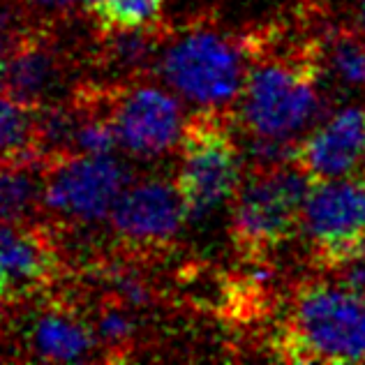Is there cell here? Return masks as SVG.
I'll return each instance as SVG.
<instances>
[{
	"mask_svg": "<svg viewBox=\"0 0 365 365\" xmlns=\"http://www.w3.org/2000/svg\"><path fill=\"white\" fill-rule=\"evenodd\" d=\"M322 42L257 63L241 93V116L252 137L294 141L319 111Z\"/></svg>",
	"mask_w": 365,
	"mask_h": 365,
	"instance_id": "7a4b0ae2",
	"label": "cell"
},
{
	"mask_svg": "<svg viewBox=\"0 0 365 365\" xmlns=\"http://www.w3.org/2000/svg\"><path fill=\"white\" fill-rule=\"evenodd\" d=\"M104 3V0H81V5H83V9H86V12H95V9H98L100 5Z\"/></svg>",
	"mask_w": 365,
	"mask_h": 365,
	"instance_id": "7402d4cb",
	"label": "cell"
},
{
	"mask_svg": "<svg viewBox=\"0 0 365 365\" xmlns=\"http://www.w3.org/2000/svg\"><path fill=\"white\" fill-rule=\"evenodd\" d=\"M319 42L324 65H329L344 86H365V35L354 28H329Z\"/></svg>",
	"mask_w": 365,
	"mask_h": 365,
	"instance_id": "2e32d148",
	"label": "cell"
},
{
	"mask_svg": "<svg viewBox=\"0 0 365 365\" xmlns=\"http://www.w3.org/2000/svg\"><path fill=\"white\" fill-rule=\"evenodd\" d=\"M314 182L296 160L252 167L234 195L229 229L236 255L243 262H262L301 232Z\"/></svg>",
	"mask_w": 365,
	"mask_h": 365,
	"instance_id": "3957f363",
	"label": "cell"
},
{
	"mask_svg": "<svg viewBox=\"0 0 365 365\" xmlns=\"http://www.w3.org/2000/svg\"><path fill=\"white\" fill-rule=\"evenodd\" d=\"M165 0H104L93 16L102 31H132L155 26Z\"/></svg>",
	"mask_w": 365,
	"mask_h": 365,
	"instance_id": "e0dca14e",
	"label": "cell"
},
{
	"mask_svg": "<svg viewBox=\"0 0 365 365\" xmlns=\"http://www.w3.org/2000/svg\"><path fill=\"white\" fill-rule=\"evenodd\" d=\"M273 351L292 363H363L365 299L338 282H303L277 329Z\"/></svg>",
	"mask_w": 365,
	"mask_h": 365,
	"instance_id": "6da1fadb",
	"label": "cell"
},
{
	"mask_svg": "<svg viewBox=\"0 0 365 365\" xmlns=\"http://www.w3.org/2000/svg\"><path fill=\"white\" fill-rule=\"evenodd\" d=\"M26 347L33 356L51 363H76L91 359L98 342L95 329L67 303H46L28 322Z\"/></svg>",
	"mask_w": 365,
	"mask_h": 365,
	"instance_id": "4fadbf2b",
	"label": "cell"
},
{
	"mask_svg": "<svg viewBox=\"0 0 365 365\" xmlns=\"http://www.w3.org/2000/svg\"><path fill=\"white\" fill-rule=\"evenodd\" d=\"M3 37V95L26 104H44L65 72L56 44L44 33L24 26Z\"/></svg>",
	"mask_w": 365,
	"mask_h": 365,
	"instance_id": "8fae6325",
	"label": "cell"
},
{
	"mask_svg": "<svg viewBox=\"0 0 365 365\" xmlns=\"http://www.w3.org/2000/svg\"><path fill=\"white\" fill-rule=\"evenodd\" d=\"M37 107L3 95V162L42 167L37 143Z\"/></svg>",
	"mask_w": 365,
	"mask_h": 365,
	"instance_id": "5bb4252c",
	"label": "cell"
},
{
	"mask_svg": "<svg viewBox=\"0 0 365 365\" xmlns=\"http://www.w3.org/2000/svg\"><path fill=\"white\" fill-rule=\"evenodd\" d=\"M252 56L250 37L236 40L225 33L197 28L178 35L162 51L160 72L185 100L199 107L222 109L241 98L247 81L245 58Z\"/></svg>",
	"mask_w": 365,
	"mask_h": 365,
	"instance_id": "277c9868",
	"label": "cell"
},
{
	"mask_svg": "<svg viewBox=\"0 0 365 365\" xmlns=\"http://www.w3.org/2000/svg\"><path fill=\"white\" fill-rule=\"evenodd\" d=\"M81 91L95 107L107 113L120 148L132 155H165L180 143L185 118L171 93L150 83Z\"/></svg>",
	"mask_w": 365,
	"mask_h": 365,
	"instance_id": "52a82bcc",
	"label": "cell"
},
{
	"mask_svg": "<svg viewBox=\"0 0 365 365\" xmlns=\"http://www.w3.org/2000/svg\"><path fill=\"white\" fill-rule=\"evenodd\" d=\"M176 185L192 220L204 217L236 195L243 174V150L222 109L206 107L185 120L180 137Z\"/></svg>",
	"mask_w": 365,
	"mask_h": 365,
	"instance_id": "5b68a950",
	"label": "cell"
},
{
	"mask_svg": "<svg viewBox=\"0 0 365 365\" xmlns=\"http://www.w3.org/2000/svg\"><path fill=\"white\" fill-rule=\"evenodd\" d=\"M42 206L76 225L111 217L130 185L128 167L111 155H65L44 162Z\"/></svg>",
	"mask_w": 365,
	"mask_h": 365,
	"instance_id": "ba28073f",
	"label": "cell"
},
{
	"mask_svg": "<svg viewBox=\"0 0 365 365\" xmlns=\"http://www.w3.org/2000/svg\"><path fill=\"white\" fill-rule=\"evenodd\" d=\"M344 7L349 12L351 28L365 35V0H344Z\"/></svg>",
	"mask_w": 365,
	"mask_h": 365,
	"instance_id": "44dd1931",
	"label": "cell"
},
{
	"mask_svg": "<svg viewBox=\"0 0 365 365\" xmlns=\"http://www.w3.org/2000/svg\"><path fill=\"white\" fill-rule=\"evenodd\" d=\"M63 273L56 238L42 225L3 222V305L35 301L49 292Z\"/></svg>",
	"mask_w": 365,
	"mask_h": 365,
	"instance_id": "30bf717a",
	"label": "cell"
},
{
	"mask_svg": "<svg viewBox=\"0 0 365 365\" xmlns=\"http://www.w3.org/2000/svg\"><path fill=\"white\" fill-rule=\"evenodd\" d=\"M113 294H116L128 307L150 303V289L139 275H130V273L116 275L113 277Z\"/></svg>",
	"mask_w": 365,
	"mask_h": 365,
	"instance_id": "d6986e66",
	"label": "cell"
},
{
	"mask_svg": "<svg viewBox=\"0 0 365 365\" xmlns=\"http://www.w3.org/2000/svg\"><path fill=\"white\" fill-rule=\"evenodd\" d=\"M31 7H37L42 9L46 14H67L70 9H74L76 3H81V0H26Z\"/></svg>",
	"mask_w": 365,
	"mask_h": 365,
	"instance_id": "ffe728a7",
	"label": "cell"
},
{
	"mask_svg": "<svg viewBox=\"0 0 365 365\" xmlns=\"http://www.w3.org/2000/svg\"><path fill=\"white\" fill-rule=\"evenodd\" d=\"M123 301L116 303H104L98 312V322H95V335L98 342L104 349H130L132 335H134V324L130 314L125 312Z\"/></svg>",
	"mask_w": 365,
	"mask_h": 365,
	"instance_id": "ac0fdd59",
	"label": "cell"
},
{
	"mask_svg": "<svg viewBox=\"0 0 365 365\" xmlns=\"http://www.w3.org/2000/svg\"><path fill=\"white\" fill-rule=\"evenodd\" d=\"M187 208L176 182L141 180L125 187L111 210L116 241L130 252H162L178 236Z\"/></svg>",
	"mask_w": 365,
	"mask_h": 365,
	"instance_id": "9c48e42d",
	"label": "cell"
},
{
	"mask_svg": "<svg viewBox=\"0 0 365 365\" xmlns=\"http://www.w3.org/2000/svg\"><path fill=\"white\" fill-rule=\"evenodd\" d=\"M37 165H12L3 162V222L24 225L31 222L37 206L42 204L44 182L37 180Z\"/></svg>",
	"mask_w": 365,
	"mask_h": 365,
	"instance_id": "9a60e30c",
	"label": "cell"
},
{
	"mask_svg": "<svg viewBox=\"0 0 365 365\" xmlns=\"http://www.w3.org/2000/svg\"><path fill=\"white\" fill-rule=\"evenodd\" d=\"M301 232L317 271L335 273L365 257V176L317 180Z\"/></svg>",
	"mask_w": 365,
	"mask_h": 365,
	"instance_id": "8992f818",
	"label": "cell"
},
{
	"mask_svg": "<svg viewBox=\"0 0 365 365\" xmlns=\"http://www.w3.org/2000/svg\"><path fill=\"white\" fill-rule=\"evenodd\" d=\"M296 162L314 180L365 176V109L335 113L299 143Z\"/></svg>",
	"mask_w": 365,
	"mask_h": 365,
	"instance_id": "7c38bea8",
	"label": "cell"
}]
</instances>
